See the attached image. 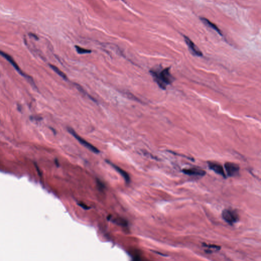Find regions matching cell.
Listing matches in <instances>:
<instances>
[{"mask_svg":"<svg viewBox=\"0 0 261 261\" xmlns=\"http://www.w3.org/2000/svg\"><path fill=\"white\" fill-rule=\"evenodd\" d=\"M183 172L188 176H203L205 174V171L198 168H189L183 169Z\"/></svg>","mask_w":261,"mask_h":261,"instance_id":"ba28073f","label":"cell"},{"mask_svg":"<svg viewBox=\"0 0 261 261\" xmlns=\"http://www.w3.org/2000/svg\"><path fill=\"white\" fill-rule=\"evenodd\" d=\"M75 85L76 86L77 88V89H78L79 91H80L81 93H82L83 94H84V95L86 94V95H88V96L89 97V98H90L91 100H92L93 101H94V102H96V100H94V98H93V97H91V95H88V94L86 93H85L86 91H84V90L83 89V88H82V87H81L80 86L78 85H77V84H75Z\"/></svg>","mask_w":261,"mask_h":261,"instance_id":"5bb4252c","label":"cell"},{"mask_svg":"<svg viewBox=\"0 0 261 261\" xmlns=\"http://www.w3.org/2000/svg\"><path fill=\"white\" fill-rule=\"evenodd\" d=\"M170 69V67H167L162 70L152 69L150 71L154 81L163 90L166 89L167 86L170 85L174 81V78L171 74Z\"/></svg>","mask_w":261,"mask_h":261,"instance_id":"6da1fadb","label":"cell"},{"mask_svg":"<svg viewBox=\"0 0 261 261\" xmlns=\"http://www.w3.org/2000/svg\"><path fill=\"white\" fill-rule=\"evenodd\" d=\"M200 20H201V21H202L205 26H207V27H209V28H211L212 29L214 30V31H215L216 32H217L218 34H219L220 35L222 36V32H221V31H220V30L218 28V27H217L216 24H213V23L211 22H210L209 20H207V19H205V17H200Z\"/></svg>","mask_w":261,"mask_h":261,"instance_id":"30bf717a","label":"cell"},{"mask_svg":"<svg viewBox=\"0 0 261 261\" xmlns=\"http://www.w3.org/2000/svg\"><path fill=\"white\" fill-rule=\"evenodd\" d=\"M225 168L227 176L229 177L235 176L238 174L240 167L237 164L232 162H227L225 164Z\"/></svg>","mask_w":261,"mask_h":261,"instance_id":"5b68a950","label":"cell"},{"mask_svg":"<svg viewBox=\"0 0 261 261\" xmlns=\"http://www.w3.org/2000/svg\"><path fill=\"white\" fill-rule=\"evenodd\" d=\"M75 48H76L77 51L78 53L79 54H88V53H91V50L83 49V48H82L80 46H75Z\"/></svg>","mask_w":261,"mask_h":261,"instance_id":"7c38bea8","label":"cell"},{"mask_svg":"<svg viewBox=\"0 0 261 261\" xmlns=\"http://www.w3.org/2000/svg\"><path fill=\"white\" fill-rule=\"evenodd\" d=\"M183 37L191 53L195 56H203L202 52L200 51L197 46L194 44V43L188 37L186 36L185 35H183Z\"/></svg>","mask_w":261,"mask_h":261,"instance_id":"277c9868","label":"cell"},{"mask_svg":"<svg viewBox=\"0 0 261 261\" xmlns=\"http://www.w3.org/2000/svg\"><path fill=\"white\" fill-rule=\"evenodd\" d=\"M0 55L3 57L4 58L6 59L20 75H22V76H24L26 78H27L28 79H29L28 80H29V81H33V80H32V79H30V77L29 76L26 75L24 73H22V71H21V69H20V67L17 65V64L15 62V60L9 54H7V53H6L5 52L2 51H0Z\"/></svg>","mask_w":261,"mask_h":261,"instance_id":"8992f818","label":"cell"},{"mask_svg":"<svg viewBox=\"0 0 261 261\" xmlns=\"http://www.w3.org/2000/svg\"><path fill=\"white\" fill-rule=\"evenodd\" d=\"M97 184H98V187L100 188V189H103L104 188V185L100 181L97 180Z\"/></svg>","mask_w":261,"mask_h":261,"instance_id":"2e32d148","label":"cell"},{"mask_svg":"<svg viewBox=\"0 0 261 261\" xmlns=\"http://www.w3.org/2000/svg\"><path fill=\"white\" fill-rule=\"evenodd\" d=\"M207 165L209 166V168L211 170L214 171L215 173H217L220 176H222L224 178H227V176L225 173V170L221 165L212 161L208 162Z\"/></svg>","mask_w":261,"mask_h":261,"instance_id":"52a82bcc","label":"cell"},{"mask_svg":"<svg viewBox=\"0 0 261 261\" xmlns=\"http://www.w3.org/2000/svg\"><path fill=\"white\" fill-rule=\"evenodd\" d=\"M203 246L211 248V249H215V250H220L221 248V247L216 245H214V244H207L205 243H203Z\"/></svg>","mask_w":261,"mask_h":261,"instance_id":"4fadbf2b","label":"cell"},{"mask_svg":"<svg viewBox=\"0 0 261 261\" xmlns=\"http://www.w3.org/2000/svg\"><path fill=\"white\" fill-rule=\"evenodd\" d=\"M50 66L51 67V68L57 74V75H58L59 76H60V77H61V78H62L64 79V80H67V77H66V75L64 73H63L60 69H59L57 66L53 65H51V64H50Z\"/></svg>","mask_w":261,"mask_h":261,"instance_id":"8fae6325","label":"cell"},{"mask_svg":"<svg viewBox=\"0 0 261 261\" xmlns=\"http://www.w3.org/2000/svg\"><path fill=\"white\" fill-rule=\"evenodd\" d=\"M67 130H68L69 133L72 135L81 144L83 145L84 147H85L86 148L88 149L89 151H92V152L95 153V154L100 153V151L96 147L93 146V144L89 143L85 139L82 138L80 136H79L75 132V130H73V128H70V127H68L67 128Z\"/></svg>","mask_w":261,"mask_h":261,"instance_id":"3957f363","label":"cell"},{"mask_svg":"<svg viewBox=\"0 0 261 261\" xmlns=\"http://www.w3.org/2000/svg\"><path fill=\"white\" fill-rule=\"evenodd\" d=\"M106 162H107L108 164H110V165L112 166L113 168H114L117 171L118 173H120L121 176H122V177L124 178L125 179V181H126L127 183H129L130 181V178L129 175L128 174V173H127L126 171L124 170L121 168H120V167L116 166V165H115V164L112 163H111V162L109 161L106 160Z\"/></svg>","mask_w":261,"mask_h":261,"instance_id":"9c48e42d","label":"cell"},{"mask_svg":"<svg viewBox=\"0 0 261 261\" xmlns=\"http://www.w3.org/2000/svg\"><path fill=\"white\" fill-rule=\"evenodd\" d=\"M222 217L225 221L230 225H234L238 221L239 216L236 210L225 209L222 211Z\"/></svg>","mask_w":261,"mask_h":261,"instance_id":"7a4b0ae2","label":"cell"},{"mask_svg":"<svg viewBox=\"0 0 261 261\" xmlns=\"http://www.w3.org/2000/svg\"><path fill=\"white\" fill-rule=\"evenodd\" d=\"M78 205L80 206L81 207H82L83 209H84V210H88V209H90V207H88L87 205H86L85 204H83V203H79Z\"/></svg>","mask_w":261,"mask_h":261,"instance_id":"9a60e30c","label":"cell"}]
</instances>
